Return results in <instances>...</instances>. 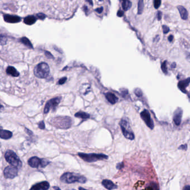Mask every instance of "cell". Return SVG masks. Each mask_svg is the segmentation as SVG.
<instances>
[{
    "label": "cell",
    "mask_w": 190,
    "mask_h": 190,
    "mask_svg": "<svg viewBox=\"0 0 190 190\" xmlns=\"http://www.w3.org/2000/svg\"><path fill=\"white\" fill-rule=\"evenodd\" d=\"M50 123L56 128L67 129L71 127L72 119L67 116H59L50 119Z\"/></svg>",
    "instance_id": "cell-1"
},
{
    "label": "cell",
    "mask_w": 190,
    "mask_h": 190,
    "mask_svg": "<svg viewBox=\"0 0 190 190\" xmlns=\"http://www.w3.org/2000/svg\"><path fill=\"white\" fill-rule=\"evenodd\" d=\"M60 181L65 183H73L75 182L85 183L87 182V179L81 174L73 172H66L60 177Z\"/></svg>",
    "instance_id": "cell-2"
},
{
    "label": "cell",
    "mask_w": 190,
    "mask_h": 190,
    "mask_svg": "<svg viewBox=\"0 0 190 190\" xmlns=\"http://www.w3.org/2000/svg\"><path fill=\"white\" fill-rule=\"evenodd\" d=\"M50 70V67L48 64L42 62L36 66L34 68V73L37 78L45 79L49 75Z\"/></svg>",
    "instance_id": "cell-3"
},
{
    "label": "cell",
    "mask_w": 190,
    "mask_h": 190,
    "mask_svg": "<svg viewBox=\"0 0 190 190\" xmlns=\"http://www.w3.org/2000/svg\"><path fill=\"white\" fill-rule=\"evenodd\" d=\"M78 155L84 161L89 163L94 162L100 160L108 159V156L103 153H84L79 152Z\"/></svg>",
    "instance_id": "cell-4"
},
{
    "label": "cell",
    "mask_w": 190,
    "mask_h": 190,
    "mask_svg": "<svg viewBox=\"0 0 190 190\" xmlns=\"http://www.w3.org/2000/svg\"><path fill=\"white\" fill-rule=\"evenodd\" d=\"M6 161L12 166L15 167L17 169H20L22 167V162L17 156L15 152L11 150H7L4 154Z\"/></svg>",
    "instance_id": "cell-5"
},
{
    "label": "cell",
    "mask_w": 190,
    "mask_h": 190,
    "mask_svg": "<svg viewBox=\"0 0 190 190\" xmlns=\"http://www.w3.org/2000/svg\"><path fill=\"white\" fill-rule=\"evenodd\" d=\"M119 124L124 136L128 139L133 140L135 139V135L132 131L131 127L127 120L126 119H122L120 122Z\"/></svg>",
    "instance_id": "cell-6"
},
{
    "label": "cell",
    "mask_w": 190,
    "mask_h": 190,
    "mask_svg": "<svg viewBox=\"0 0 190 190\" xmlns=\"http://www.w3.org/2000/svg\"><path fill=\"white\" fill-rule=\"evenodd\" d=\"M61 101V97H56L48 101L44 108V113L47 114L50 109L54 110Z\"/></svg>",
    "instance_id": "cell-7"
},
{
    "label": "cell",
    "mask_w": 190,
    "mask_h": 190,
    "mask_svg": "<svg viewBox=\"0 0 190 190\" xmlns=\"http://www.w3.org/2000/svg\"><path fill=\"white\" fill-rule=\"evenodd\" d=\"M140 115L143 120L146 124L147 126L151 129H153L154 128V123L150 117V112L146 109H144L141 113Z\"/></svg>",
    "instance_id": "cell-8"
},
{
    "label": "cell",
    "mask_w": 190,
    "mask_h": 190,
    "mask_svg": "<svg viewBox=\"0 0 190 190\" xmlns=\"http://www.w3.org/2000/svg\"><path fill=\"white\" fill-rule=\"evenodd\" d=\"M4 177L6 178L13 179L15 178L18 174V169L15 167L9 166L6 167L4 171Z\"/></svg>",
    "instance_id": "cell-9"
},
{
    "label": "cell",
    "mask_w": 190,
    "mask_h": 190,
    "mask_svg": "<svg viewBox=\"0 0 190 190\" xmlns=\"http://www.w3.org/2000/svg\"><path fill=\"white\" fill-rule=\"evenodd\" d=\"M49 188V183L47 181H43L32 186L30 190H48Z\"/></svg>",
    "instance_id": "cell-10"
},
{
    "label": "cell",
    "mask_w": 190,
    "mask_h": 190,
    "mask_svg": "<svg viewBox=\"0 0 190 190\" xmlns=\"http://www.w3.org/2000/svg\"><path fill=\"white\" fill-rule=\"evenodd\" d=\"M183 110L181 108H178L176 111H174V121L176 125L179 126L182 120Z\"/></svg>",
    "instance_id": "cell-11"
},
{
    "label": "cell",
    "mask_w": 190,
    "mask_h": 190,
    "mask_svg": "<svg viewBox=\"0 0 190 190\" xmlns=\"http://www.w3.org/2000/svg\"><path fill=\"white\" fill-rule=\"evenodd\" d=\"M41 159L37 157H32L28 160V164L32 168H38L41 166Z\"/></svg>",
    "instance_id": "cell-12"
},
{
    "label": "cell",
    "mask_w": 190,
    "mask_h": 190,
    "mask_svg": "<svg viewBox=\"0 0 190 190\" xmlns=\"http://www.w3.org/2000/svg\"><path fill=\"white\" fill-rule=\"evenodd\" d=\"M4 20L8 23H17L21 21V19L19 16L10 15H4Z\"/></svg>",
    "instance_id": "cell-13"
},
{
    "label": "cell",
    "mask_w": 190,
    "mask_h": 190,
    "mask_svg": "<svg viewBox=\"0 0 190 190\" xmlns=\"http://www.w3.org/2000/svg\"><path fill=\"white\" fill-rule=\"evenodd\" d=\"M102 184L107 190H112L117 189V186L109 180H103Z\"/></svg>",
    "instance_id": "cell-14"
},
{
    "label": "cell",
    "mask_w": 190,
    "mask_h": 190,
    "mask_svg": "<svg viewBox=\"0 0 190 190\" xmlns=\"http://www.w3.org/2000/svg\"><path fill=\"white\" fill-rule=\"evenodd\" d=\"M190 83V78H188L186 79L180 81L178 83V88L182 92L186 93V88L189 86Z\"/></svg>",
    "instance_id": "cell-15"
},
{
    "label": "cell",
    "mask_w": 190,
    "mask_h": 190,
    "mask_svg": "<svg viewBox=\"0 0 190 190\" xmlns=\"http://www.w3.org/2000/svg\"><path fill=\"white\" fill-rule=\"evenodd\" d=\"M105 96L107 100L111 104H114L118 101V97L112 93H107L105 94Z\"/></svg>",
    "instance_id": "cell-16"
},
{
    "label": "cell",
    "mask_w": 190,
    "mask_h": 190,
    "mask_svg": "<svg viewBox=\"0 0 190 190\" xmlns=\"http://www.w3.org/2000/svg\"><path fill=\"white\" fill-rule=\"evenodd\" d=\"M12 137V133L11 131L7 130L1 129L0 132V137L1 138L7 140L11 138Z\"/></svg>",
    "instance_id": "cell-17"
},
{
    "label": "cell",
    "mask_w": 190,
    "mask_h": 190,
    "mask_svg": "<svg viewBox=\"0 0 190 190\" xmlns=\"http://www.w3.org/2000/svg\"><path fill=\"white\" fill-rule=\"evenodd\" d=\"M177 8H178V11L180 12V16L182 18V19L184 20H187L188 18L189 15H188V12H187L186 8L182 6H178Z\"/></svg>",
    "instance_id": "cell-18"
},
{
    "label": "cell",
    "mask_w": 190,
    "mask_h": 190,
    "mask_svg": "<svg viewBox=\"0 0 190 190\" xmlns=\"http://www.w3.org/2000/svg\"><path fill=\"white\" fill-rule=\"evenodd\" d=\"M6 73L8 75H11L14 77H17L20 75V73L17 71L16 69L11 66H9L6 69Z\"/></svg>",
    "instance_id": "cell-19"
},
{
    "label": "cell",
    "mask_w": 190,
    "mask_h": 190,
    "mask_svg": "<svg viewBox=\"0 0 190 190\" xmlns=\"http://www.w3.org/2000/svg\"><path fill=\"white\" fill-rule=\"evenodd\" d=\"M36 21V18L34 16L30 15L25 17L24 19V23L28 25H31L32 24H35Z\"/></svg>",
    "instance_id": "cell-20"
},
{
    "label": "cell",
    "mask_w": 190,
    "mask_h": 190,
    "mask_svg": "<svg viewBox=\"0 0 190 190\" xmlns=\"http://www.w3.org/2000/svg\"><path fill=\"white\" fill-rule=\"evenodd\" d=\"M75 117L83 119H89L90 118V115L85 112L80 111L77 112L76 113H75Z\"/></svg>",
    "instance_id": "cell-21"
},
{
    "label": "cell",
    "mask_w": 190,
    "mask_h": 190,
    "mask_svg": "<svg viewBox=\"0 0 190 190\" xmlns=\"http://www.w3.org/2000/svg\"><path fill=\"white\" fill-rule=\"evenodd\" d=\"M20 41L24 44L25 46H26L28 48H30V49H32L33 46H32V45L31 43L30 42V41L28 39L27 37H22L21 39H20Z\"/></svg>",
    "instance_id": "cell-22"
},
{
    "label": "cell",
    "mask_w": 190,
    "mask_h": 190,
    "mask_svg": "<svg viewBox=\"0 0 190 190\" xmlns=\"http://www.w3.org/2000/svg\"><path fill=\"white\" fill-rule=\"evenodd\" d=\"M132 2L126 0L122 2V8L124 11H128V10H129L132 7Z\"/></svg>",
    "instance_id": "cell-23"
},
{
    "label": "cell",
    "mask_w": 190,
    "mask_h": 190,
    "mask_svg": "<svg viewBox=\"0 0 190 190\" xmlns=\"http://www.w3.org/2000/svg\"><path fill=\"white\" fill-rule=\"evenodd\" d=\"M144 8V2L142 0L139 1L138 4V14L141 15L143 11Z\"/></svg>",
    "instance_id": "cell-24"
},
{
    "label": "cell",
    "mask_w": 190,
    "mask_h": 190,
    "mask_svg": "<svg viewBox=\"0 0 190 190\" xmlns=\"http://www.w3.org/2000/svg\"><path fill=\"white\" fill-rule=\"evenodd\" d=\"M50 164V162L46 159H41V166L40 167L41 168H44L46 166H47L48 165Z\"/></svg>",
    "instance_id": "cell-25"
},
{
    "label": "cell",
    "mask_w": 190,
    "mask_h": 190,
    "mask_svg": "<svg viewBox=\"0 0 190 190\" xmlns=\"http://www.w3.org/2000/svg\"><path fill=\"white\" fill-rule=\"evenodd\" d=\"M161 69L162 70L163 73L165 74H167V61H163L161 64Z\"/></svg>",
    "instance_id": "cell-26"
},
{
    "label": "cell",
    "mask_w": 190,
    "mask_h": 190,
    "mask_svg": "<svg viewBox=\"0 0 190 190\" xmlns=\"http://www.w3.org/2000/svg\"><path fill=\"white\" fill-rule=\"evenodd\" d=\"M134 92H135V94L137 95V96H138V97H140V96H142V90H141V89H139V88H136V89H135Z\"/></svg>",
    "instance_id": "cell-27"
},
{
    "label": "cell",
    "mask_w": 190,
    "mask_h": 190,
    "mask_svg": "<svg viewBox=\"0 0 190 190\" xmlns=\"http://www.w3.org/2000/svg\"><path fill=\"white\" fill-rule=\"evenodd\" d=\"M161 4V1L160 0H155L154 1V7L156 9H157L159 7Z\"/></svg>",
    "instance_id": "cell-28"
},
{
    "label": "cell",
    "mask_w": 190,
    "mask_h": 190,
    "mask_svg": "<svg viewBox=\"0 0 190 190\" xmlns=\"http://www.w3.org/2000/svg\"><path fill=\"white\" fill-rule=\"evenodd\" d=\"M163 32L165 34H166L168 32L170 31V29L166 25H163L162 26Z\"/></svg>",
    "instance_id": "cell-29"
},
{
    "label": "cell",
    "mask_w": 190,
    "mask_h": 190,
    "mask_svg": "<svg viewBox=\"0 0 190 190\" xmlns=\"http://www.w3.org/2000/svg\"><path fill=\"white\" fill-rule=\"evenodd\" d=\"M6 41H7V39L6 38V37L1 35V44L2 45H3L4 44H6Z\"/></svg>",
    "instance_id": "cell-30"
},
{
    "label": "cell",
    "mask_w": 190,
    "mask_h": 190,
    "mask_svg": "<svg viewBox=\"0 0 190 190\" xmlns=\"http://www.w3.org/2000/svg\"><path fill=\"white\" fill-rule=\"evenodd\" d=\"M67 80V77L62 78H61V79L59 80V82H58V84H59V85L64 84L66 82Z\"/></svg>",
    "instance_id": "cell-31"
},
{
    "label": "cell",
    "mask_w": 190,
    "mask_h": 190,
    "mask_svg": "<svg viewBox=\"0 0 190 190\" xmlns=\"http://www.w3.org/2000/svg\"><path fill=\"white\" fill-rule=\"evenodd\" d=\"M37 18L38 19H39L40 20H44L45 19V17H46V15L44 14V13H38V14H37Z\"/></svg>",
    "instance_id": "cell-32"
},
{
    "label": "cell",
    "mask_w": 190,
    "mask_h": 190,
    "mask_svg": "<svg viewBox=\"0 0 190 190\" xmlns=\"http://www.w3.org/2000/svg\"><path fill=\"white\" fill-rule=\"evenodd\" d=\"M39 128L41 129H44L45 128V125L44 123V121H41L40 123H39Z\"/></svg>",
    "instance_id": "cell-33"
},
{
    "label": "cell",
    "mask_w": 190,
    "mask_h": 190,
    "mask_svg": "<svg viewBox=\"0 0 190 190\" xmlns=\"http://www.w3.org/2000/svg\"><path fill=\"white\" fill-rule=\"evenodd\" d=\"M45 55L49 59H54V56L52 55L50 52H47V51L45 52Z\"/></svg>",
    "instance_id": "cell-34"
},
{
    "label": "cell",
    "mask_w": 190,
    "mask_h": 190,
    "mask_svg": "<svg viewBox=\"0 0 190 190\" xmlns=\"http://www.w3.org/2000/svg\"><path fill=\"white\" fill-rule=\"evenodd\" d=\"M123 167H124V163L123 162L119 163L117 165V166L116 168L118 169V170H120L122 168H123Z\"/></svg>",
    "instance_id": "cell-35"
},
{
    "label": "cell",
    "mask_w": 190,
    "mask_h": 190,
    "mask_svg": "<svg viewBox=\"0 0 190 190\" xmlns=\"http://www.w3.org/2000/svg\"><path fill=\"white\" fill-rule=\"evenodd\" d=\"M151 187H152L153 190H159V187L157 184H156L155 183H151Z\"/></svg>",
    "instance_id": "cell-36"
},
{
    "label": "cell",
    "mask_w": 190,
    "mask_h": 190,
    "mask_svg": "<svg viewBox=\"0 0 190 190\" xmlns=\"http://www.w3.org/2000/svg\"><path fill=\"white\" fill-rule=\"evenodd\" d=\"M179 150H186L187 149V144H182L181 146L178 147Z\"/></svg>",
    "instance_id": "cell-37"
},
{
    "label": "cell",
    "mask_w": 190,
    "mask_h": 190,
    "mask_svg": "<svg viewBox=\"0 0 190 190\" xmlns=\"http://www.w3.org/2000/svg\"><path fill=\"white\" fill-rule=\"evenodd\" d=\"M157 20H161V19H162V12L161 11H159L157 12Z\"/></svg>",
    "instance_id": "cell-38"
},
{
    "label": "cell",
    "mask_w": 190,
    "mask_h": 190,
    "mask_svg": "<svg viewBox=\"0 0 190 190\" xmlns=\"http://www.w3.org/2000/svg\"><path fill=\"white\" fill-rule=\"evenodd\" d=\"M25 130L26 133L28 135H33V133H32V132L31 131H30V130H29V129H28V128H25Z\"/></svg>",
    "instance_id": "cell-39"
},
{
    "label": "cell",
    "mask_w": 190,
    "mask_h": 190,
    "mask_svg": "<svg viewBox=\"0 0 190 190\" xmlns=\"http://www.w3.org/2000/svg\"><path fill=\"white\" fill-rule=\"evenodd\" d=\"M124 15V12L122 10H119L117 12V16L119 17H122Z\"/></svg>",
    "instance_id": "cell-40"
},
{
    "label": "cell",
    "mask_w": 190,
    "mask_h": 190,
    "mask_svg": "<svg viewBox=\"0 0 190 190\" xmlns=\"http://www.w3.org/2000/svg\"><path fill=\"white\" fill-rule=\"evenodd\" d=\"M103 7H100V8H97L95 10V11H96L97 12H98L99 13H101L102 11H103Z\"/></svg>",
    "instance_id": "cell-41"
},
{
    "label": "cell",
    "mask_w": 190,
    "mask_h": 190,
    "mask_svg": "<svg viewBox=\"0 0 190 190\" xmlns=\"http://www.w3.org/2000/svg\"><path fill=\"white\" fill-rule=\"evenodd\" d=\"M168 41H170V42H172L173 40H174V36L173 35H170L169 36V37H168Z\"/></svg>",
    "instance_id": "cell-42"
},
{
    "label": "cell",
    "mask_w": 190,
    "mask_h": 190,
    "mask_svg": "<svg viewBox=\"0 0 190 190\" xmlns=\"http://www.w3.org/2000/svg\"><path fill=\"white\" fill-rule=\"evenodd\" d=\"M184 190H190V186L187 185V186H185L184 188Z\"/></svg>",
    "instance_id": "cell-43"
},
{
    "label": "cell",
    "mask_w": 190,
    "mask_h": 190,
    "mask_svg": "<svg viewBox=\"0 0 190 190\" xmlns=\"http://www.w3.org/2000/svg\"><path fill=\"white\" fill-rule=\"evenodd\" d=\"M53 189L55 190H61V189H60L59 187H57V186H54V187H53Z\"/></svg>",
    "instance_id": "cell-44"
},
{
    "label": "cell",
    "mask_w": 190,
    "mask_h": 190,
    "mask_svg": "<svg viewBox=\"0 0 190 190\" xmlns=\"http://www.w3.org/2000/svg\"><path fill=\"white\" fill-rule=\"evenodd\" d=\"M79 190H86V189H84L83 187H79Z\"/></svg>",
    "instance_id": "cell-45"
},
{
    "label": "cell",
    "mask_w": 190,
    "mask_h": 190,
    "mask_svg": "<svg viewBox=\"0 0 190 190\" xmlns=\"http://www.w3.org/2000/svg\"></svg>",
    "instance_id": "cell-46"
}]
</instances>
